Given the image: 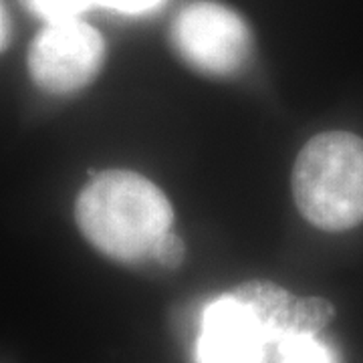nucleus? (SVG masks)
<instances>
[{"label": "nucleus", "instance_id": "39448f33", "mask_svg": "<svg viewBox=\"0 0 363 363\" xmlns=\"http://www.w3.org/2000/svg\"><path fill=\"white\" fill-rule=\"evenodd\" d=\"M259 325L267 343L291 337H315L335 317V307L323 297H295L285 286L255 279L230 291Z\"/></svg>", "mask_w": 363, "mask_h": 363}, {"label": "nucleus", "instance_id": "20e7f679", "mask_svg": "<svg viewBox=\"0 0 363 363\" xmlns=\"http://www.w3.org/2000/svg\"><path fill=\"white\" fill-rule=\"evenodd\" d=\"M101 35L81 18L47 25L28 51V71L40 89L73 93L89 85L101 71Z\"/></svg>", "mask_w": 363, "mask_h": 363}, {"label": "nucleus", "instance_id": "0eeeda50", "mask_svg": "<svg viewBox=\"0 0 363 363\" xmlns=\"http://www.w3.org/2000/svg\"><path fill=\"white\" fill-rule=\"evenodd\" d=\"M23 2L30 13L45 18L47 25L77 21L89 6H93V0H23Z\"/></svg>", "mask_w": 363, "mask_h": 363}, {"label": "nucleus", "instance_id": "6e6552de", "mask_svg": "<svg viewBox=\"0 0 363 363\" xmlns=\"http://www.w3.org/2000/svg\"><path fill=\"white\" fill-rule=\"evenodd\" d=\"M281 363H333L323 343L315 337H291L279 343Z\"/></svg>", "mask_w": 363, "mask_h": 363}, {"label": "nucleus", "instance_id": "7ed1b4c3", "mask_svg": "<svg viewBox=\"0 0 363 363\" xmlns=\"http://www.w3.org/2000/svg\"><path fill=\"white\" fill-rule=\"evenodd\" d=\"M172 45L182 61L198 73L228 77L247 63L250 33L233 9L200 0L176 16Z\"/></svg>", "mask_w": 363, "mask_h": 363}, {"label": "nucleus", "instance_id": "f257e3e1", "mask_svg": "<svg viewBox=\"0 0 363 363\" xmlns=\"http://www.w3.org/2000/svg\"><path fill=\"white\" fill-rule=\"evenodd\" d=\"M79 230L93 247L117 262L154 259L172 230L174 210L154 182L128 169L97 174L75 204Z\"/></svg>", "mask_w": 363, "mask_h": 363}, {"label": "nucleus", "instance_id": "1a4fd4ad", "mask_svg": "<svg viewBox=\"0 0 363 363\" xmlns=\"http://www.w3.org/2000/svg\"><path fill=\"white\" fill-rule=\"evenodd\" d=\"M184 255H186V247H184V240L176 233L169 230L162 240L160 245L154 250V260H157L162 267L166 269H176L180 267L182 260H184Z\"/></svg>", "mask_w": 363, "mask_h": 363}, {"label": "nucleus", "instance_id": "9d476101", "mask_svg": "<svg viewBox=\"0 0 363 363\" xmlns=\"http://www.w3.org/2000/svg\"><path fill=\"white\" fill-rule=\"evenodd\" d=\"M162 0H93V4H99L104 9L123 14H140L152 11Z\"/></svg>", "mask_w": 363, "mask_h": 363}, {"label": "nucleus", "instance_id": "f03ea898", "mask_svg": "<svg viewBox=\"0 0 363 363\" xmlns=\"http://www.w3.org/2000/svg\"><path fill=\"white\" fill-rule=\"evenodd\" d=\"M298 212L325 233H345L363 222V140L325 131L298 152L293 166Z\"/></svg>", "mask_w": 363, "mask_h": 363}, {"label": "nucleus", "instance_id": "423d86ee", "mask_svg": "<svg viewBox=\"0 0 363 363\" xmlns=\"http://www.w3.org/2000/svg\"><path fill=\"white\" fill-rule=\"evenodd\" d=\"M267 339L248 311L228 293L204 313L200 363H260Z\"/></svg>", "mask_w": 363, "mask_h": 363}, {"label": "nucleus", "instance_id": "9b49d317", "mask_svg": "<svg viewBox=\"0 0 363 363\" xmlns=\"http://www.w3.org/2000/svg\"><path fill=\"white\" fill-rule=\"evenodd\" d=\"M2 35H4V26H2V13H0V43H2Z\"/></svg>", "mask_w": 363, "mask_h": 363}]
</instances>
